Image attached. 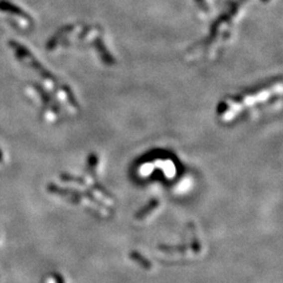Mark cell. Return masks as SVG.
Listing matches in <instances>:
<instances>
[{"mask_svg":"<svg viewBox=\"0 0 283 283\" xmlns=\"http://www.w3.org/2000/svg\"><path fill=\"white\" fill-rule=\"evenodd\" d=\"M198 11H200L203 14H208L211 8V3L209 0H194Z\"/></svg>","mask_w":283,"mask_h":283,"instance_id":"3957f363","label":"cell"},{"mask_svg":"<svg viewBox=\"0 0 283 283\" xmlns=\"http://www.w3.org/2000/svg\"><path fill=\"white\" fill-rule=\"evenodd\" d=\"M0 9L3 12H8V13H11L13 15H16L20 18H23L24 20H27L28 22H31L29 20H31V17H29L27 14H25L24 11H22L21 8L12 4V3H9L7 1H0Z\"/></svg>","mask_w":283,"mask_h":283,"instance_id":"7a4b0ae2","label":"cell"},{"mask_svg":"<svg viewBox=\"0 0 283 283\" xmlns=\"http://www.w3.org/2000/svg\"><path fill=\"white\" fill-rule=\"evenodd\" d=\"M245 0H236L232 1L227 11L221 12L218 19L215 20L213 25L211 26L210 33L203 41L197 44L196 49L200 50V56L205 58L214 57L215 54L220 48H222L226 42L230 39L232 32H233V26L235 24V19L240 14V9L244 7Z\"/></svg>","mask_w":283,"mask_h":283,"instance_id":"6da1fadb","label":"cell"}]
</instances>
